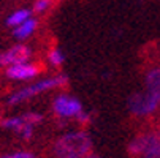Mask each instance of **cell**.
<instances>
[{"instance_id":"obj_17","label":"cell","mask_w":160,"mask_h":158,"mask_svg":"<svg viewBox=\"0 0 160 158\" xmlns=\"http://www.w3.org/2000/svg\"><path fill=\"white\" fill-rule=\"evenodd\" d=\"M143 158H160V152H152V153H148V155H144Z\"/></svg>"},{"instance_id":"obj_3","label":"cell","mask_w":160,"mask_h":158,"mask_svg":"<svg viewBox=\"0 0 160 158\" xmlns=\"http://www.w3.org/2000/svg\"><path fill=\"white\" fill-rule=\"evenodd\" d=\"M127 150L132 158H143L148 153L160 152V130H152V131H144L136 134L130 141Z\"/></svg>"},{"instance_id":"obj_10","label":"cell","mask_w":160,"mask_h":158,"mask_svg":"<svg viewBox=\"0 0 160 158\" xmlns=\"http://www.w3.org/2000/svg\"><path fill=\"white\" fill-rule=\"evenodd\" d=\"M37 24H38V21L37 19H27V21H24L21 26H18V27H14V30H13V35L18 38V40H24V38H27L29 35H32L33 32H35V29H37Z\"/></svg>"},{"instance_id":"obj_15","label":"cell","mask_w":160,"mask_h":158,"mask_svg":"<svg viewBox=\"0 0 160 158\" xmlns=\"http://www.w3.org/2000/svg\"><path fill=\"white\" fill-rule=\"evenodd\" d=\"M52 3V0H37L35 5H33V10L37 13H43V11H46Z\"/></svg>"},{"instance_id":"obj_6","label":"cell","mask_w":160,"mask_h":158,"mask_svg":"<svg viewBox=\"0 0 160 158\" xmlns=\"http://www.w3.org/2000/svg\"><path fill=\"white\" fill-rule=\"evenodd\" d=\"M41 71H43V66L38 63H16V65L7 66L5 74L10 79L26 81V79H32V78L38 76Z\"/></svg>"},{"instance_id":"obj_12","label":"cell","mask_w":160,"mask_h":158,"mask_svg":"<svg viewBox=\"0 0 160 158\" xmlns=\"http://www.w3.org/2000/svg\"><path fill=\"white\" fill-rule=\"evenodd\" d=\"M48 60H49L54 66H60L65 59H63V54H62L60 49H52V51L48 54Z\"/></svg>"},{"instance_id":"obj_18","label":"cell","mask_w":160,"mask_h":158,"mask_svg":"<svg viewBox=\"0 0 160 158\" xmlns=\"http://www.w3.org/2000/svg\"><path fill=\"white\" fill-rule=\"evenodd\" d=\"M84 158H98V156H94V155H87V156H84Z\"/></svg>"},{"instance_id":"obj_8","label":"cell","mask_w":160,"mask_h":158,"mask_svg":"<svg viewBox=\"0 0 160 158\" xmlns=\"http://www.w3.org/2000/svg\"><path fill=\"white\" fill-rule=\"evenodd\" d=\"M3 128L7 130H13L14 133H18L22 139H30L33 134V125L27 123L22 117H10V119H3L0 122Z\"/></svg>"},{"instance_id":"obj_5","label":"cell","mask_w":160,"mask_h":158,"mask_svg":"<svg viewBox=\"0 0 160 158\" xmlns=\"http://www.w3.org/2000/svg\"><path fill=\"white\" fill-rule=\"evenodd\" d=\"M52 109L59 119H76V116L82 111V106L75 97L59 95L52 103Z\"/></svg>"},{"instance_id":"obj_16","label":"cell","mask_w":160,"mask_h":158,"mask_svg":"<svg viewBox=\"0 0 160 158\" xmlns=\"http://www.w3.org/2000/svg\"><path fill=\"white\" fill-rule=\"evenodd\" d=\"M79 125H82V127H87L89 123H90V114H87V112H84V111H81L79 114L76 116V119H75Z\"/></svg>"},{"instance_id":"obj_13","label":"cell","mask_w":160,"mask_h":158,"mask_svg":"<svg viewBox=\"0 0 160 158\" xmlns=\"http://www.w3.org/2000/svg\"><path fill=\"white\" fill-rule=\"evenodd\" d=\"M22 119H24L27 123H30V125H37V123H40L41 120H43V116L41 114H38V112H26L24 116H22Z\"/></svg>"},{"instance_id":"obj_14","label":"cell","mask_w":160,"mask_h":158,"mask_svg":"<svg viewBox=\"0 0 160 158\" xmlns=\"http://www.w3.org/2000/svg\"><path fill=\"white\" fill-rule=\"evenodd\" d=\"M2 158H38V156L33 152H29V150H18V152L3 155Z\"/></svg>"},{"instance_id":"obj_4","label":"cell","mask_w":160,"mask_h":158,"mask_svg":"<svg viewBox=\"0 0 160 158\" xmlns=\"http://www.w3.org/2000/svg\"><path fill=\"white\" fill-rule=\"evenodd\" d=\"M127 104H128V111L136 117L151 116L152 112H155L157 108H158V103L155 101V98L148 92V90L132 93Z\"/></svg>"},{"instance_id":"obj_7","label":"cell","mask_w":160,"mask_h":158,"mask_svg":"<svg viewBox=\"0 0 160 158\" xmlns=\"http://www.w3.org/2000/svg\"><path fill=\"white\" fill-rule=\"evenodd\" d=\"M32 57L30 48L24 46V44H16V46L10 48L8 51L0 54V66H10L16 63H27Z\"/></svg>"},{"instance_id":"obj_2","label":"cell","mask_w":160,"mask_h":158,"mask_svg":"<svg viewBox=\"0 0 160 158\" xmlns=\"http://www.w3.org/2000/svg\"><path fill=\"white\" fill-rule=\"evenodd\" d=\"M68 84H70V81H68V76L67 74H57V76H52V78H48V79L38 81V82H35V84H32V85H29L26 89L18 90V92H14L10 97L8 103L10 104H18V103L24 101V100H27L30 97H35V95H38L41 92H46V90L57 89V87L59 89H63Z\"/></svg>"},{"instance_id":"obj_1","label":"cell","mask_w":160,"mask_h":158,"mask_svg":"<svg viewBox=\"0 0 160 158\" xmlns=\"http://www.w3.org/2000/svg\"><path fill=\"white\" fill-rule=\"evenodd\" d=\"M90 152L92 139L82 130L67 133L54 142V155L57 158H84Z\"/></svg>"},{"instance_id":"obj_11","label":"cell","mask_w":160,"mask_h":158,"mask_svg":"<svg viewBox=\"0 0 160 158\" xmlns=\"http://www.w3.org/2000/svg\"><path fill=\"white\" fill-rule=\"evenodd\" d=\"M30 17V11L29 10H18V11H14L8 19H7V24L8 26H13V27H18V26H21L24 21H27Z\"/></svg>"},{"instance_id":"obj_9","label":"cell","mask_w":160,"mask_h":158,"mask_svg":"<svg viewBox=\"0 0 160 158\" xmlns=\"http://www.w3.org/2000/svg\"><path fill=\"white\" fill-rule=\"evenodd\" d=\"M146 90L155 98V101L160 104V66L151 68L144 76Z\"/></svg>"}]
</instances>
